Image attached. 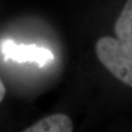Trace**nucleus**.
Instances as JSON below:
<instances>
[{"mask_svg": "<svg viewBox=\"0 0 132 132\" xmlns=\"http://www.w3.org/2000/svg\"><path fill=\"white\" fill-rule=\"evenodd\" d=\"M95 51L102 65L113 76L132 87V56L118 38L101 37L96 43Z\"/></svg>", "mask_w": 132, "mask_h": 132, "instance_id": "1", "label": "nucleus"}, {"mask_svg": "<svg viewBox=\"0 0 132 132\" xmlns=\"http://www.w3.org/2000/svg\"><path fill=\"white\" fill-rule=\"evenodd\" d=\"M23 132H73V127L67 114L55 113L38 120Z\"/></svg>", "mask_w": 132, "mask_h": 132, "instance_id": "4", "label": "nucleus"}, {"mask_svg": "<svg viewBox=\"0 0 132 132\" xmlns=\"http://www.w3.org/2000/svg\"><path fill=\"white\" fill-rule=\"evenodd\" d=\"M5 92H6V89H5V86L2 82V80L0 78V103L3 101L5 96Z\"/></svg>", "mask_w": 132, "mask_h": 132, "instance_id": "5", "label": "nucleus"}, {"mask_svg": "<svg viewBox=\"0 0 132 132\" xmlns=\"http://www.w3.org/2000/svg\"><path fill=\"white\" fill-rule=\"evenodd\" d=\"M1 52L5 60H13L18 63H34L38 67H44L52 63L53 53L47 48L35 44H17L11 39L1 43Z\"/></svg>", "mask_w": 132, "mask_h": 132, "instance_id": "2", "label": "nucleus"}, {"mask_svg": "<svg viewBox=\"0 0 132 132\" xmlns=\"http://www.w3.org/2000/svg\"><path fill=\"white\" fill-rule=\"evenodd\" d=\"M118 41L132 56V0H127L114 24Z\"/></svg>", "mask_w": 132, "mask_h": 132, "instance_id": "3", "label": "nucleus"}]
</instances>
